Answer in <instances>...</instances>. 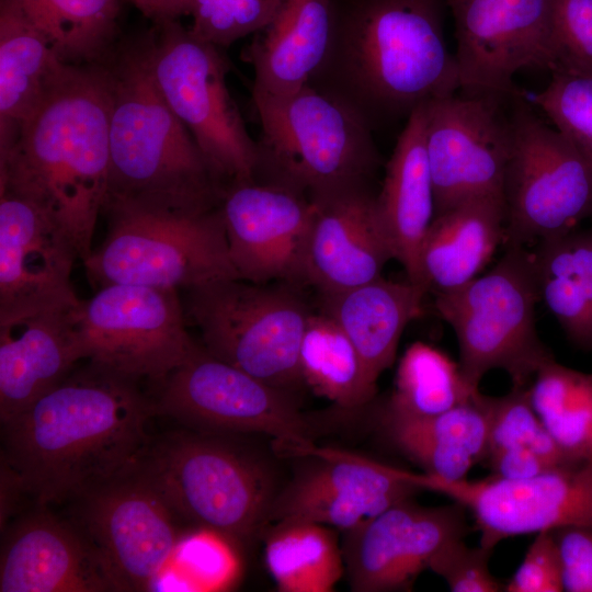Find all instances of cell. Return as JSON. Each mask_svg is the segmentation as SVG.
Instances as JSON below:
<instances>
[{"mask_svg":"<svg viewBox=\"0 0 592 592\" xmlns=\"http://www.w3.org/2000/svg\"><path fill=\"white\" fill-rule=\"evenodd\" d=\"M152 411L137 382L89 363L2 424V471L38 506L76 501L137 462Z\"/></svg>","mask_w":592,"mask_h":592,"instance_id":"cell-1","label":"cell"},{"mask_svg":"<svg viewBox=\"0 0 592 592\" xmlns=\"http://www.w3.org/2000/svg\"><path fill=\"white\" fill-rule=\"evenodd\" d=\"M445 0H345L311 84L373 130L459 91L447 47Z\"/></svg>","mask_w":592,"mask_h":592,"instance_id":"cell-2","label":"cell"},{"mask_svg":"<svg viewBox=\"0 0 592 592\" xmlns=\"http://www.w3.org/2000/svg\"><path fill=\"white\" fill-rule=\"evenodd\" d=\"M110 81L105 62L75 66L0 155V189L45 210L92 252L110 178Z\"/></svg>","mask_w":592,"mask_h":592,"instance_id":"cell-3","label":"cell"},{"mask_svg":"<svg viewBox=\"0 0 592 592\" xmlns=\"http://www.w3.org/2000/svg\"><path fill=\"white\" fill-rule=\"evenodd\" d=\"M110 81V178L105 204L174 212L219 207L226 186L161 94L149 35L116 44Z\"/></svg>","mask_w":592,"mask_h":592,"instance_id":"cell-4","label":"cell"},{"mask_svg":"<svg viewBox=\"0 0 592 592\" xmlns=\"http://www.w3.org/2000/svg\"><path fill=\"white\" fill-rule=\"evenodd\" d=\"M261 124L257 181L311 201L371 186L380 156L373 129L311 84L284 94L252 93Z\"/></svg>","mask_w":592,"mask_h":592,"instance_id":"cell-5","label":"cell"},{"mask_svg":"<svg viewBox=\"0 0 592 592\" xmlns=\"http://www.w3.org/2000/svg\"><path fill=\"white\" fill-rule=\"evenodd\" d=\"M137 471L177 519L248 543L264 531L276 492L265 465L206 434L174 432L149 441Z\"/></svg>","mask_w":592,"mask_h":592,"instance_id":"cell-6","label":"cell"},{"mask_svg":"<svg viewBox=\"0 0 592 592\" xmlns=\"http://www.w3.org/2000/svg\"><path fill=\"white\" fill-rule=\"evenodd\" d=\"M103 213L106 236L83 261L100 287L132 284L178 291L239 278L219 207L193 213L106 204Z\"/></svg>","mask_w":592,"mask_h":592,"instance_id":"cell-7","label":"cell"},{"mask_svg":"<svg viewBox=\"0 0 592 592\" xmlns=\"http://www.w3.org/2000/svg\"><path fill=\"white\" fill-rule=\"evenodd\" d=\"M538 299L532 253L524 247H508L486 274L435 293V310L456 335L458 364L471 387L479 389L492 369L504 371L512 387H527L554 358L537 334Z\"/></svg>","mask_w":592,"mask_h":592,"instance_id":"cell-8","label":"cell"},{"mask_svg":"<svg viewBox=\"0 0 592 592\" xmlns=\"http://www.w3.org/2000/svg\"><path fill=\"white\" fill-rule=\"evenodd\" d=\"M297 284L227 278L186 289L184 311L202 348L276 388L303 385L299 352L312 314Z\"/></svg>","mask_w":592,"mask_h":592,"instance_id":"cell-9","label":"cell"},{"mask_svg":"<svg viewBox=\"0 0 592 592\" xmlns=\"http://www.w3.org/2000/svg\"><path fill=\"white\" fill-rule=\"evenodd\" d=\"M157 27L149 34V59L167 103L226 187L257 181L259 144L229 93V64L221 48L198 38L179 21Z\"/></svg>","mask_w":592,"mask_h":592,"instance_id":"cell-10","label":"cell"},{"mask_svg":"<svg viewBox=\"0 0 592 592\" xmlns=\"http://www.w3.org/2000/svg\"><path fill=\"white\" fill-rule=\"evenodd\" d=\"M512 145L502 195L503 243L524 247L592 217V168L573 144L519 94L512 99Z\"/></svg>","mask_w":592,"mask_h":592,"instance_id":"cell-11","label":"cell"},{"mask_svg":"<svg viewBox=\"0 0 592 592\" xmlns=\"http://www.w3.org/2000/svg\"><path fill=\"white\" fill-rule=\"evenodd\" d=\"M89 363L134 382L161 383L202 348L186 330L178 291L110 284L77 308Z\"/></svg>","mask_w":592,"mask_h":592,"instance_id":"cell-12","label":"cell"},{"mask_svg":"<svg viewBox=\"0 0 592 592\" xmlns=\"http://www.w3.org/2000/svg\"><path fill=\"white\" fill-rule=\"evenodd\" d=\"M155 411L186 424L272 436L285 451L308 456L314 428L293 392L271 386L209 355L203 348L161 383Z\"/></svg>","mask_w":592,"mask_h":592,"instance_id":"cell-13","label":"cell"},{"mask_svg":"<svg viewBox=\"0 0 592 592\" xmlns=\"http://www.w3.org/2000/svg\"><path fill=\"white\" fill-rule=\"evenodd\" d=\"M76 502L73 523L95 549L116 591L153 590L181 538L175 515L135 464Z\"/></svg>","mask_w":592,"mask_h":592,"instance_id":"cell-14","label":"cell"},{"mask_svg":"<svg viewBox=\"0 0 592 592\" xmlns=\"http://www.w3.org/2000/svg\"><path fill=\"white\" fill-rule=\"evenodd\" d=\"M455 25L459 91L514 98V75L556 64L555 0H445Z\"/></svg>","mask_w":592,"mask_h":592,"instance_id":"cell-15","label":"cell"},{"mask_svg":"<svg viewBox=\"0 0 592 592\" xmlns=\"http://www.w3.org/2000/svg\"><path fill=\"white\" fill-rule=\"evenodd\" d=\"M506 99L455 92L424 103L434 216L470 198L502 195L512 145Z\"/></svg>","mask_w":592,"mask_h":592,"instance_id":"cell-16","label":"cell"},{"mask_svg":"<svg viewBox=\"0 0 592 592\" xmlns=\"http://www.w3.org/2000/svg\"><path fill=\"white\" fill-rule=\"evenodd\" d=\"M424 491L448 497L468 510L480 545L567 526L592 527V458L567 463L528 479L491 476L444 480L421 474Z\"/></svg>","mask_w":592,"mask_h":592,"instance_id":"cell-17","label":"cell"},{"mask_svg":"<svg viewBox=\"0 0 592 592\" xmlns=\"http://www.w3.org/2000/svg\"><path fill=\"white\" fill-rule=\"evenodd\" d=\"M219 210L239 278L305 284L315 202L291 189L253 181L228 185Z\"/></svg>","mask_w":592,"mask_h":592,"instance_id":"cell-18","label":"cell"},{"mask_svg":"<svg viewBox=\"0 0 592 592\" xmlns=\"http://www.w3.org/2000/svg\"><path fill=\"white\" fill-rule=\"evenodd\" d=\"M465 508L423 506L412 499L344 532L342 553L351 589L356 592L409 590L435 555L465 538Z\"/></svg>","mask_w":592,"mask_h":592,"instance_id":"cell-19","label":"cell"},{"mask_svg":"<svg viewBox=\"0 0 592 592\" xmlns=\"http://www.w3.org/2000/svg\"><path fill=\"white\" fill-rule=\"evenodd\" d=\"M319 462L276 494L269 522L309 521L343 532L424 491L420 474L355 454L314 447Z\"/></svg>","mask_w":592,"mask_h":592,"instance_id":"cell-20","label":"cell"},{"mask_svg":"<svg viewBox=\"0 0 592 592\" xmlns=\"http://www.w3.org/2000/svg\"><path fill=\"white\" fill-rule=\"evenodd\" d=\"M78 249L32 201L0 189V321L80 303L70 274Z\"/></svg>","mask_w":592,"mask_h":592,"instance_id":"cell-21","label":"cell"},{"mask_svg":"<svg viewBox=\"0 0 592 592\" xmlns=\"http://www.w3.org/2000/svg\"><path fill=\"white\" fill-rule=\"evenodd\" d=\"M41 508L18 519L5 534L0 557V591H116L80 528Z\"/></svg>","mask_w":592,"mask_h":592,"instance_id":"cell-22","label":"cell"},{"mask_svg":"<svg viewBox=\"0 0 592 592\" xmlns=\"http://www.w3.org/2000/svg\"><path fill=\"white\" fill-rule=\"evenodd\" d=\"M315 204L305 284L325 294L382 277V271L394 259V252L372 187L349 190Z\"/></svg>","mask_w":592,"mask_h":592,"instance_id":"cell-23","label":"cell"},{"mask_svg":"<svg viewBox=\"0 0 592 592\" xmlns=\"http://www.w3.org/2000/svg\"><path fill=\"white\" fill-rule=\"evenodd\" d=\"M79 304L0 321L1 424L25 411L84 358L77 329Z\"/></svg>","mask_w":592,"mask_h":592,"instance_id":"cell-24","label":"cell"},{"mask_svg":"<svg viewBox=\"0 0 592 592\" xmlns=\"http://www.w3.org/2000/svg\"><path fill=\"white\" fill-rule=\"evenodd\" d=\"M345 0H281L244 52L252 93L284 94L312 79L331 47Z\"/></svg>","mask_w":592,"mask_h":592,"instance_id":"cell-25","label":"cell"},{"mask_svg":"<svg viewBox=\"0 0 592 592\" xmlns=\"http://www.w3.org/2000/svg\"><path fill=\"white\" fill-rule=\"evenodd\" d=\"M424 128L423 103L410 114L397 139L382 189L376 193V205L394 259L403 266L407 280L429 292L422 277L420 252L435 206Z\"/></svg>","mask_w":592,"mask_h":592,"instance_id":"cell-26","label":"cell"},{"mask_svg":"<svg viewBox=\"0 0 592 592\" xmlns=\"http://www.w3.org/2000/svg\"><path fill=\"white\" fill-rule=\"evenodd\" d=\"M73 67L13 0H0V155Z\"/></svg>","mask_w":592,"mask_h":592,"instance_id":"cell-27","label":"cell"},{"mask_svg":"<svg viewBox=\"0 0 592 592\" xmlns=\"http://www.w3.org/2000/svg\"><path fill=\"white\" fill-rule=\"evenodd\" d=\"M428 291L409 280L383 277L345 291L319 294V311L332 318L356 348L369 379L396 357L407 325L421 312Z\"/></svg>","mask_w":592,"mask_h":592,"instance_id":"cell-28","label":"cell"},{"mask_svg":"<svg viewBox=\"0 0 592 592\" xmlns=\"http://www.w3.org/2000/svg\"><path fill=\"white\" fill-rule=\"evenodd\" d=\"M491 398L478 392L469 401L430 417L385 409L383 425L391 443L424 474L444 480L465 479L486 457Z\"/></svg>","mask_w":592,"mask_h":592,"instance_id":"cell-29","label":"cell"},{"mask_svg":"<svg viewBox=\"0 0 592 592\" xmlns=\"http://www.w3.org/2000/svg\"><path fill=\"white\" fill-rule=\"evenodd\" d=\"M503 195L467 200L435 215L420 252L426 288L456 289L476 276L503 243Z\"/></svg>","mask_w":592,"mask_h":592,"instance_id":"cell-30","label":"cell"},{"mask_svg":"<svg viewBox=\"0 0 592 592\" xmlns=\"http://www.w3.org/2000/svg\"><path fill=\"white\" fill-rule=\"evenodd\" d=\"M532 258L539 298L571 342L592 349V226L538 242Z\"/></svg>","mask_w":592,"mask_h":592,"instance_id":"cell-31","label":"cell"},{"mask_svg":"<svg viewBox=\"0 0 592 592\" xmlns=\"http://www.w3.org/2000/svg\"><path fill=\"white\" fill-rule=\"evenodd\" d=\"M264 558L282 592H330L345 571L333 528L309 521H278L265 530Z\"/></svg>","mask_w":592,"mask_h":592,"instance_id":"cell-32","label":"cell"},{"mask_svg":"<svg viewBox=\"0 0 592 592\" xmlns=\"http://www.w3.org/2000/svg\"><path fill=\"white\" fill-rule=\"evenodd\" d=\"M61 61L103 62L116 45L119 0H13Z\"/></svg>","mask_w":592,"mask_h":592,"instance_id":"cell-33","label":"cell"},{"mask_svg":"<svg viewBox=\"0 0 592 592\" xmlns=\"http://www.w3.org/2000/svg\"><path fill=\"white\" fill-rule=\"evenodd\" d=\"M303 383L341 409L369 403L377 389L362 358L339 325L326 314L312 312L299 352Z\"/></svg>","mask_w":592,"mask_h":592,"instance_id":"cell-34","label":"cell"},{"mask_svg":"<svg viewBox=\"0 0 592 592\" xmlns=\"http://www.w3.org/2000/svg\"><path fill=\"white\" fill-rule=\"evenodd\" d=\"M530 402L569 462L592 458V374L546 362L527 386Z\"/></svg>","mask_w":592,"mask_h":592,"instance_id":"cell-35","label":"cell"},{"mask_svg":"<svg viewBox=\"0 0 592 592\" xmlns=\"http://www.w3.org/2000/svg\"><path fill=\"white\" fill-rule=\"evenodd\" d=\"M471 387L459 364L441 350L423 343L409 345L401 356L387 410L410 417H430L473 399Z\"/></svg>","mask_w":592,"mask_h":592,"instance_id":"cell-36","label":"cell"},{"mask_svg":"<svg viewBox=\"0 0 592 592\" xmlns=\"http://www.w3.org/2000/svg\"><path fill=\"white\" fill-rule=\"evenodd\" d=\"M532 449L550 466L571 463L535 413L527 387H512L491 398V414L485 459L504 449Z\"/></svg>","mask_w":592,"mask_h":592,"instance_id":"cell-37","label":"cell"},{"mask_svg":"<svg viewBox=\"0 0 592 592\" xmlns=\"http://www.w3.org/2000/svg\"><path fill=\"white\" fill-rule=\"evenodd\" d=\"M533 102L592 168V73L554 69Z\"/></svg>","mask_w":592,"mask_h":592,"instance_id":"cell-38","label":"cell"},{"mask_svg":"<svg viewBox=\"0 0 592 592\" xmlns=\"http://www.w3.org/2000/svg\"><path fill=\"white\" fill-rule=\"evenodd\" d=\"M281 0H193L190 31L220 48L263 29Z\"/></svg>","mask_w":592,"mask_h":592,"instance_id":"cell-39","label":"cell"},{"mask_svg":"<svg viewBox=\"0 0 592 592\" xmlns=\"http://www.w3.org/2000/svg\"><path fill=\"white\" fill-rule=\"evenodd\" d=\"M224 536L203 530L179 540L171 565L193 588L223 587L235 572V558Z\"/></svg>","mask_w":592,"mask_h":592,"instance_id":"cell-40","label":"cell"},{"mask_svg":"<svg viewBox=\"0 0 592 592\" xmlns=\"http://www.w3.org/2000/svg\"><path fill=\"white\" fill-rule=\"evenodd\" d=\"M554 37L551 70L592 73V0H555Z\"/></svg>","mask_w":592,"mask_h":592,"instance_id":"cell-41","label":"cell"},{"mask_svg":"<svg viewBox=\"0 0 592 592\" xmlns=\"http://www.w3.org/2000/svg\"><path fill=\"white\" fill-rule=\"evenodd\" d=\"M492 550L481 545L469 547L464 538L444 546L429 569L443 578L453 592H499L504 585L491 573Z\"/></svg>","mask_w":592,"mask_h":592,"instance_id":"cell-42","label":"cell"},{"mask_svg":"<svg viewBox=\"0 0 592 592\" xmlns=\"http://www.w3.org/2000/svg\"><path fill=\"white\" fill-rule=\"evenodd\" d=\"M534 535L521 565L504 585V591H563L560 559L553 531H543Z\"/></svg>","mask_w":592,"mask_h":592,"instance_id":"cell-43","label":"cell"},{"mask_svg":"<svg viewBox=\"0 0 592 592\" xmlns=\"http://www.w3.org/2000/svg\"><path fill=\"white\" fill-rule=\"evenodd\" d=\"M563 591L592 592V527L567 526L553 531Z\"/></svg>","mask_w":592,"mask_h":592,"instance_id":"cell-44","label":"cell"},{"mask_svg":"<svg viewBox=\"0 0 592 592\" xmlns=\"http://www.w3.org/2000/svg\"><path fill=\"white\" fill-rule=\"evenodd\" d=\"M193 0H130L143 15L162 24L190 15Z\"/></svg>","mask_w":592,"mask_h":592,"instance_id":"cell-45","label":"cell"}]
</instances>
